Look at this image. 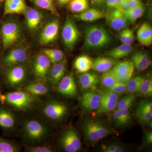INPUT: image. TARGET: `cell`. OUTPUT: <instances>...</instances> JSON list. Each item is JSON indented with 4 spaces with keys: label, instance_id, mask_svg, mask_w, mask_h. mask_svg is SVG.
Segmentation results:
<instances>
[{
    "label": "cell",
    "instance_id": "cell-7",
    "mask_svg": "<svg viewBox=\"0 0 152 152\" xmlns=\"http://www.w3.org/2000/svg\"><path fill=\"white\" fill-rule=\"evenodd\" d=\"M111 42L109 33L99 26L87 28L85 33V46L87 49H97L107 46Z\"/></svg>",
    "mask_w": 152,
    "mask_h": 152
},
{
    "label": "cell",
    "instance_id": "cell-29",
    "mask_svg": "<svg viewBox=\"0 0 152 152\" xmlns=\"http://www.w3.org/2000/svg\"><path fill=\"white\" fill-rule=\"evenodd\" d=\"M131 45L123 44L119 46L106 52L104 56L115 59H119L126 56L132 50Z\"/></svg>",
    "mask_w": 152,
    "mask_h": 152
},
{
    "label": "cell",
    "instance_id": "cell-1",
    "mask_svg": "<svg viewBox=\"0 0 152 152\" xmlns=\"http://www.w3.org/2000/svg\"><path fill=\"white\" fill-rule=\"evenodd\" d=\"M51 134L50 124L42 117L28 116L21 122L19 134L23 145L35 146L48 143Z\"/></svg>",
    "mask_w": 152,
    "mask_h": 152
},
{
    "label": "cell",
    "instance_id": "cell-44",
    "mask_svg": "<svg viewBox=\"0 0 152 152\" xmlns=\"http://www.w3.org/2000/svg\"><path fill=\"white\" fill-rule=\"evenodd\" d=\"M121 111L122 116L126 126L129 124L132 120H131L130 113L129 111V110H121Z\"/></svg>",
    "mask_w": 152,
    "mask_h": 152
},
{
    "label": "cell",
    "instance_id": "cell-8",
    "mask_svg": "<svg viewBox=\"0 0 152 152\" xmlns=\"http://www.w3.org/2000/svg\"><path fill=\"white\" fill-rule=\"evenodd\" d=\"M23 36L20 25L15 19L5 21L1 27L2 40L4 50L12 47L20 41Z\"/></svg>",
    "mask_w": 152,
    "mask_h": 152
},
{
    "label": "cell",
    "instance_id": "cell-12",
    "mask_svg": "<svg viewBox=\"0 0 152 152\" xmlns=\"http://www.w3.org/2000/svg\"><path fill=\"white\" fill-rule=\"evenodd\" d=\"M51 64L48 58L43 54L36 56L33 61L32 69L38 80L46 83Z\"/></svg>",
    "mask_w": 152,
    "mask_h": 152
},
{
    "label": "cell",
    "instance_id": "cell-41",
    "mask_svg": "<svg viewBox=\"0 0 152 152\" xmlns=\"http://www.w3.org/2000/svg\"><path fill=\"white\" fill-rule=\"evenodd\" d=\"M113 120L114 124L117 126L121 127L126 126L122 116L121 110L118 109L114 111L113 115Z\"/></svg>",
    "mask_w": 152,
    "mask_h": 152
},
{
    "label": "cell",
    "instance_id": "cell-45",
    "mask_svg": "<svg viewBox=\"0 0 152 152\" xmlns=\"http://www.w3.org/2000/svg\"><path fill=\"white\" fill-rule=\"evenodd\" d=\"M134 33L132 30L127 29L126 38L125 44L131 45L134 39Z\"/></svg>",
    "mask_w": 152,
    "mask_h": 152
},
{
    "label": "cell",
    "instance_id": "cell-36",
    "mask_svg": "<svg viewBox=\"0 0 152 152\" xmlns=\"http://www.w3.org/2000/svg\"><path fill=\"white\" fill-rule=\"evenodd\" d=\"M101 84L106 88H109L118 82L111 69L103 73L100 79Z\"/></svg>",
    "mask_w": 152,
    "mask_h": 152
},
{
    "label": "cell",
    "instance_id": "cell-25",
    "mask_svg": "<svg viewBox=\"0 0 152 152\" xmlns=\"http://www.w3.org/2000/svg\"><path fill=\"white\" fill-rule=\"evenodd\" d=\"M131 59L134 67L140 72L145 70L151 64L149 56L143 51H138L134 53Z\"/></svg>",
    "mask_w": 152,
    "mask_h": 152
},
{
    "label": "cell",
    "instance_id": "cell-2",
    "mask_svg": "<svg viewBox=\"0 0 152 152\" xmlns=\"http://www.w3.org/2000/svg\"><path fill=\"white\" fill-rule=\"evenodd\" d=\"M41 102L39 97L23 89L2 94L0 96V103L7 105L17 112L32 111L38 108Z\"/></svg>",
    "mask_w": 152,
    "mask_h": 152
},
{
    "label": "cell",
    "instance_id": "cell-9",
    "mask_svg": "<svg viewBox=\"0 0 152 152\" xmlns=\"http://www.w3.org/2000/svg\"><path fill=\"white\" fill-rule=\"evenodd\" d=\"M59 144L61 148L66 152H76L80 149L81 142L75 129H67L60 137Z\"/></svg>",
    "mask_w": 152,
    "mask_h": 152
},
{
    "label": "cell",
    "instance_id": "cell-47",
    "mask_svg": "<svg viewBox=\"0 0 152 152\" xmlns=\"http://www.w3.org/2000/svg\"><path fill=\"white\" fill-rule=\"evenodd\" d=\"M107 7L110 9H118L116 0H105Z\"/></svg>",
    "mask_w": 152,
    "mask_h": 152
},
{
    "label": "cell",
    "instance_id": "cell-5",
    "mask_svg": "<svg viewBox=\"0 0 152 152\" xmlns=\"http://www.w3.org/2000/svg\"><path fill=\"white\" fill-rule=\"evenodd\" d=\"M82 129L85 137L91 142L99 141L113 133L109 125L96 120L85 121L82 124Z\"/></svg>",
    "mask_w": 152,
    "mask_h": 152
},
{
    "label": "cell",
    "instance_id": "cell-11",
    "mask_svg": "<svg viewBox=\"0 0 152 152\" xmlns=\"http://www.w3.org/2000/svg\"><path fill=\"white\" fill-rule=\"evenodd\" d=\"M99 91L100 93L101 101L100 106L96 112V113H107L115 110L119 101V95L106 88Z\"/></svg>",
    "mask_w": 152,
    "mask_h": 152
},
{
    "label": "cell",
    "instance_id": "cell-22",
    "mask_svg": "<svg viewBox=\"0 0 152 152\" xmlns=\"http://www.w3.org/2000/svg\"><path fill=\"white\" fill-rule=\"evenodd\" d=\"M24 15L28 28L31 31L37 29L42 20V13L37 9L27 7Z\"/></svg>",
    "mask_w": 152,
    "mask_h": 152
},
{
    "label": "cell",
    "instance_id": "cell-10",
    "mask_svg": "<svg viewBox=\"0 0 152 152\" xmlns=\"http://www.w3.org/2000/svg\"><path fill=\"white\" fill-rule=\"evenodd\" d=\"M80 36V31L75 23L71 19H68L62 31V37L65 45L69 50L72 49L78 40Z\"/></svg>",
    "mask_w": 152,
    "mask_h": 152
},
{
    "label": "cell",
    "instance_id": "cell-54",
    "mask_svg": "<svg viewBox=\"0 0 152 152\" xmlns=\"http://www.w3.org/2000/svg\"><path fill=\"white\" fill-rule=\"evenodd\" d=\"M124 1V0H116L117 5H118V9H120V6H121L122 3Z\"/></svg>",
    "mask_w": 152,
    "mask_h": 152
},
{
    "label": "cell",
    "instance_id": "cell-42",
    "mask_svg": "<svg viewBox=\"0 0 152 152\" xmlns=\"http://www.w3.org/2000/svg\"><path fill=\"white\" fill-rule=\"evenodd\" d=\"M136 114L138 118L142 122L147 124L151 123L152 113L136 111Z\"/></svg>",
    "mask_w": 152,
    "mask_h": 152
},
{
    "label": "cell",
    "instance_id": "cell-20",
    "mask_svg": "<svg viewBox=\"0 0 152 152\" xmlns=\"http://www.w3.org/2000/svg\"><path fill=\"white\" fill-rule=\"evenodd\" d=\"M45 82L37 80L34 81L28 82L21 89H23L31 94L39 97L49 95L50 87Z\"/></svg>",
    "mask_w": 152,
    "mask_h": 152
},
{
    "label": "cell",
    "instance_id": "cell-32",
    "mask_svg": "<svg viewBox=\"0 0 152 152\" xmlns=\"http://www.w3.org/2000/svg\"><path fill=\"white\" fill-rule=\"evenodd\" d=\"M34 4L43 10L51 12L58 15V13L55 6L54 0H30Z\"/></svg>",
    "mask_w": 152,
    "mask_h": 152
},
{
    "label": "cell",
    "instance_id": "cell-46",
    "mask_svg": "<svg viewBox=\"0 0 152 152\" xmlns=\"http://www.w3.org/2000/svg\"><path fill=\"white\" fill-rule=\"evenodd\" d=\"M118 144H110L103 148V151L105 152H115Z\"/></svg>",
    "mask_w": 152,
    "mask_h": 152
},
{
    "label": "cell",
    "instance_id": "cell-28",
    "mask_svg": "<svg viewBox=\"0 0 152 152\" xmlns=\"http://www.w3.org/2000/svg\"><path fill=\"white\" fill-rule=\"evenodd\" d=\"M93 60L86 55L80 56L74 62V65L77 72L80 73L86 72L92 69Z\"/></svg>",
    "mask_w": 152,
    "mask_h": 152
},
{
    "label": "cell",
    "instance_id": "cell-52",
    "mask_svg": "<svg viewBox=\"0 0 152 152\" xmlns=\"http://www.w3.org/2000/svg\"><path fill=\"white\" fill-rule=\"evenodd\" d=\"M70 1L71 0H57V3L59 6L62 7L65 5Z\"/></svg>",
    "mask_w": 152,
    "mask_h": 152
},
{
    "label": "cell",
    "instance_id": "cell-34",
    "mask_svg": "<svg viewBox=\"0 0 152 152\" xmlns=\"http://www.w3.org/2000/svg\"><path fill=\"white\" fill-rule=\"evenodd\" d=\"M42 53L45 55L52 64L63 61L64 54L62 52L57 49H47L42 51Z\"/></svg>",
    "mask_w": 152,
    "mask_h": 152
},
{
    "label": "cell",
    "instance_id": "cell-43",
    "mask_svg": "<svg viewBox=\"0 0 152 152\" xmlns=\"http://www.w3.org/2000/svg\"><path fill=\"white\" fill-rule=\"evenodd\" d=\"M136 111L152 113V103L150 101L142 100L139 102Z\"/></svg>",
    "mask_w": 152,
    "mask_h": 152
},
{
    "label": "cell",
    "instance_id": "cell-13",
    "mask_svg": "<svg viewBox=\"0 0 152 152\" xmlns=\"http://www.w3.org/2000/svg\"><path fill=\"white\" fill-rule=\"evenodd\" d=\"M28 53L26 49L17 48L10 51L4 57L3 65L6 68L25 64L28 60Z\"/></svg>",
    "mask_w": 152,
    "mask_h": 152
},
{
    "label": "cell",
    "instance_id": "cell-24",
    "mask_svg": "<svg viewBox=\"0 0 152 152\" xmlns=\"http://www.w3.org/2000/svg\"><path fill=\"white\" fill-rule=\"evenodd\" d=\"M27 7L26 0H6L4 15L15 14L24 15Z\"/></svg>",
    "mask_w": 152,
    "mask_h": 152
},
{
    "label": "cell",
    "instance_id": "cell-49",
    "mask_svg": "<svg viewBox=\"0 0 152 152\" xmlns=\"http://www.w3.org/2000/svg\"><path fill=\"white\" fill-rule=\"evenodd\" d=\"M145 144H151L152 143V132L151 131L147 132L145 134Z\"/></svg>",
    "mask_w": 152,
    "mask_h": 152
},
{
    "label": "cell",
    "instance_id": "cell-21",
    "mask_svg": "<svg viewBox=\"0 0 152 152\" xmlns=\"http://www.w3.org/2000/svg\"><path fill=\"white\" fill-rule=\"evenodd\" d=\"M82 91L94 88L99 84L100 78L97 74L93 72H86L80 75L78 78Z\"/></svg>",
    "mask_w": 152,
    "mask_h": 152
},
{
    "label": "cell",
    "instance_id": "cell-4",
    "mask_svg": "<svg viewBox=\"0 0 152 152\" xmlns=\"http://www.w3.org/2000/svg\"><path fill=\"white\" fill-rule=\"evenodd\" d=\"M16 112L11 107L0 103V128L6 136L19 134L21 121Z\"/></svg>",
    "mask_w": 152,
    "mask_h": 152
},
{
    "label": "cell",
    "instance_id": "cell-3",
    "mask_svg": "<svg viewBox=\"0 0 152 152\" xmlns=\"http://www.w3.org/2000/svg\"><path fill=\"white\" fill-rule=\"evenodd\" d=\"M41 117L49 123H58L67 117L69 108L64 103L54 99L41 102L39 107Z\"/></svg>",
    "mask_w": 152,
    "mask_h": 152
},
{
    "label": "cell",
    "instance_id": "cell-6",
    "mask_svg": "<svg viewBox=\"0 0 152 152\" xmlns=\"http://www.w3.org/2000/svg\"><path fill=\"white\" fill-rule=\"evenodd\" d=\"M29 71L25 64L6 69L4 82L6 86L13 89H21L28 83Z\"/></svg>",
    "mask_w": 152,
    "mask_h": 152
},
{
    "label": "cell",
    "instance_id": "cell-53",
    "mask_svg": "<svg viewBox=\"0 0 152 152\" xmlns=\"http://www.w3.org/2000/svg\"><path fill=\"white\" fill-rule=\"evenodd\" d=\"M125 150L124 147L120 145H118L117 146L115 152H123Z\"/></svg>",
    "mask_w": 152,
    "mask_h": 152
},
{
    "label": "cell",
    "instance_id": "cell-33",
    "mask_svg": "<svg viewBox=\"0 0 152 152\" xmlns=\"http://www.w3.org/2000/svg\"><path fill=\"white\" fill-rule=\"evenodd\" d=\"M69 3V8L73 12L80 13L89 9L88 0H71Z\"/></svg>",
    "mask_w": 152,
    "mask_h": 152
},
{
    "label": "cell",
    "instance_id": "cell-55",
    "mask_svg": "<svg viewBox=\"0 0 152 152\" xmlns=\"http://www.w3.org/2000/svg\"><path fill=\"white\" fill-rule=\"evenodd\" d=\"M3 1V0H0V7H1V5L2 4Z\"/></svg>",
    "mask_w": 152,
    "mask_h": 152
},
{
    "label": "cell",
    "instance_id": "cell-51",
    "mask_svg": "<svg viewBox=\"0 0 152 152\" xmlns=\"http://www.w3.org/2000/svg\"><path fill=\"white\" fill-rule=\"evenodd\" d=\"M91 3L95 6L102 5L105 2V0H90Z\"/></svg>",
    "mask_w": 152,
    "mask_h": 152
},
{
    "label": "cell",
    "instance_id": "cell-48",
    "mask_svg": "<svg viewBox=\"0 0 152 152\" xmlns=\"http://www.w3.org/2000/svg\"><path fill=\"white\" fill-rule=\"evenodd\" d=\"M141 4H142L141 0H129L127 10L135 7Z\"/></svg>",
    "mask_w": 152,
    "mask_h": 152
},
{
    "label": "cell",
    "instance_id": "cell-17",
    "mask_svg": "<svg viewBox=\"0 0 152 152\" xmlns=\"http://www.w3.org/2000/svg\"><path fill=\"white\" fill-rule=\"evenodd\" d=\"M59 23L57 20L49 22L45 26L40 34L41 44L46 45L50 43L56 39L58 34Z\"/></svg>",
    "mask_w": 152,
    "mask_h": 152
},
{
    "label": "cell",
    "instance_id": "cell-26",
    "mask_svg": "<svg viewBox=\"0 0 152 152\" xmlns=\"http://www.w3.org/2000/svg\"><path fill=\"white\" fill-rule=\"evenodd\" d=\"M138 40L142 45L149 46L152 43V28L148 23H144L137 33Z\"/></svg>",
    "mask_w": 152,
    "mask_h": 152
},
{
    "label": "cell",
    "instance_id": "cell-14",
    "mask_svg": "<svg viewBox=\"0 0 152 152\" xmlns=\"http://www.w3.org/2000/svg\"><path fill=\"white\" fill-rule=\"evenodd\" d=\"M101 96L99 90H91L83 94L80 104L85 110L89 112L97 110L100 106Z\"/></svg>",
    "mask_w": 152,
    "mask_h": 152
},
{
    "label": "cell",
    "instance_id": "cell-40",
    "mask_svg": "<svg viewBox=\"0 0 152 152\" xmlns=\"http://www.w3.org/2000/svg\"><path fill=\"white\" fill-rule=\"evenodd\" d=\"M106 89L118 95L128 92L127 83L118 82L110 88Z\"/></svg>",
    "mask_w": 152,
    "mask_h": 152
},
{
    "label": "cell",
    "instance_id": "cell-27",
    "mask_svg": "<svg viewBox=\"0 0 152 152\" xmlns=\"http://www.w3.org/2000/svg\"><path fill=\"white\" fill-rule=\"evenodd\" d=\"M105 16L104 12L96 9H88L75 15V18L78 20L85 22H92L104 18Z\"/></svg>",
    "mask_w": 152,
    "mask_h": 152
},
{
    "label": "cell",
    "instance_id": "cell-38",
    "mask_svg": "<svg viewBox=\"0 0 152 152\" xmlns=\"http://www.w3.org/2000/svg\"><path fill=\"white\" fill-rule=\"evenodd\" d=\"M25 152H53L54 148L48 143L37 145L35 146H27L23 145Z\"/></svg>",
    "mask_w": 152,
    "mask_h": 152
},
{
    "label": "cell",
    "instance_id": "cell-39",
    "mask_svg": "<svg viewBox=\"0 0 152 152\" xmlns=\"http://www.w3.org/2000/svg\"><path fill=\"white\" fill-rule=\"evenodd\" d=\"M139 92L146 96H151L152 95V80L151 78L144 79L142 82Z\"/></svg>",
    "mask_w": 152,
    "mask_h": 152
},
{
    "label": "cell",
    "instance_id": "cell-23",
    "mask_svg": "<svg viewBox=\"0 0 152 152\" xmlns=\"http://www.w3.org/2000/svg\"><path fill=\"white\" fill-rule=\"evenodd\" d=\"M118 62L116 59L109 57H100L93 60L92 69L99 72H105L110 70Z\"/></svg>",
    "mask_w": 152,
    "mask_h": 152
},
{
    "label": "cell",
    "instance_id": "cell-15",
    "mask_svg": "<svg viewBox=\"0 0 152 152\" xmlns=\"http://www.w3.org/2000/svg\"><path fill=\"white\" fill-rule=\"evenodd\" d=\"M56 87L58 92L66 97H75L78 94L75 79L71 74L64 76Z\"/></svg>",
    "mask_w": 152,
    "mask_h": 152
},
{
    "label": "cell",
    "instance_id": "cell-37",
    "mask_svg": "<svg viewBox=\"0 0 152 152\" xmlns=\"http://www.w3.org/2000/svg\"><path fill=\"white\" fill-rule=\"evenodd\" d=\"M135 98V96L134 94H130L125 95L118 102L117 109L120 110H129L132 106Z\"/></svg>",
    "mask_w": 152,
    "mask_h": 152
},
{
    "label": "cell",
    "instance_id": "cell-16",
    "mask_svg": "<svg viewBox=\"0 0 152 152\" xmlns=\"http://www.w3.org/2000/svg\"><path fill=\"white\" fill-rule=\"evenodd\" d=\"M134 69L132 61H125L117 63L111 70L118 82L127 83L132 77Z\"/></svg>",
    "mask_w": 152,
    "mask_h": 152
},
{
    "label": "cell",
    "instance_id": "cell-57",
    "mask_svg": "<svg viewBox=\"0 0 152 152\" xmlns=\"http://www.w3.org/2000/svg\"><path fill=\"white\" fill-rule=\"evenodd\" d=\"M0 42H1V40H0Z\"/></svg>",
    "mask_w": 152,
    "mask_h": 152
},
{
    "label": "cell",
    "instance_id": "cell-35",
    "mask_svg": "<svg viewBox=\"0 0 152 152\" xmlns=\"http://www.w3.org/2000/svg\"><path fill=\"white\" fill-rule=\"evenodd\" d=\"M145 79L143 76H137L131 78L127 82V90L130 94H135L139 93L141 84Z\"/></svg>",
    "mask_w": 152,
    "mask_h": 152
},
{
    "label": "cell",
    "instance_id": "cell-30",
    "mask_svg": "<svg viewBox=\"0 0 152 152\" xmlns=\"http://www.w3.org/2000/svg\"><path fill=\"white\" fill-rule=\"evenodd\" d=\"M22 147L17 142L0 136V152H20Z\"/></svg>",
    "mask_w": 152,
    "mask_h": 152
},
{
    "label": "cell",
    "instance_id": "cell-50",
    "mask_svg": "<svg viewBox=\"0 0 152 152\" xmlns=\"http://www.w3.org/2000/svg\"><path fill=\"white\" fill-rule=\"evenodd\" d=\"M127 29L123 30L120 34V38L121 42L123 44H125L126 38Z\"/></svg>",
    "mask_w": 152,
    "mask_h": 152
},
{
    "label": "cell",
    "instance_id": "cell-56",
    "mask_svg": "<svg viewBox=\"0 0 152 152\" xmlns=\"http://www.w3.org/2000/svg\"><path fill=\"white\" fill-rule=\"evenodd\" d=\"M2 94V93L1 89V87H0V96H1V95Z\"/></svg>",
    "mask_w": 152,
    "mask_h": 152
},
{
    "label": "cell",
    "instance_id": "cell-19",
    "mask_svg": "<svg viewBox=\"0 0 152 152\" xmlns=\"http://www.w3.org/2000/svg\"><path fill=\"white\" fill-rule=\"evenodd\" d=\"M49 70L47 82L53 87H56L64 75L66 70L65 60L59 62L52 64Z\"/></svg>",
    "mask_w": 152,
    "mask_h": 152
},
{
    "label": "cell",
    "instance_id": "cell-31",
    "mask_svg": "<svg viewBox=\"0 0 152 152\" xmlns=\"http://www.w3.org/2000/svg\"><path fill=\"white\" fill-rule=\"evenodd\" d=\"M145 7L143 4L124 11V13L129 22L135 23L139 18L142 16L145 13Z\"/></svg>",
    "mask_w": 152,
    "mask_h": 152
},
{
    "label": "cell",
    "instance_id": "cell-18",
    "mask_svg": "<svg viewBox=\"0 0 152 152\" xmlns=\"http://www.w3.org/2000/svg\"><path fill=\"white\" fill-rule=\"evenodd\" d=\"M108 24L115 30H121L127 27L129 22L124 13L120 9H113L107 15Z\"/></svg>",
    "mask_w": 152,
    "mask_h": 152
}]
</instances>
